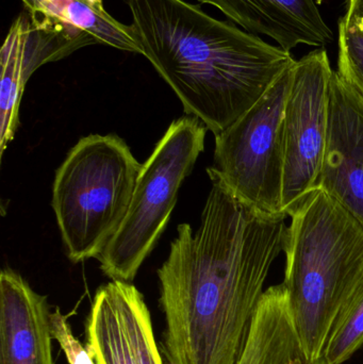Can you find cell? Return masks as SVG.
<instances>
[{
    "mask_svg": "<svg viewBox=\"0 0 363 364\" xmlns=\"http://www.w3.org/2000/svg\"><path fill=\"white\" fill-rule=\"evenodd\" d=\"M194 231L179 225L158 269L166 364H237L281 255L286 214L247 205L215 176Z\"/></svg>",
    "mask_w": 363,
    "mask_h": 364,
    "instance_id": "6da1fadb",
    "label": "cell"
},
{
    "mask_svg": "<svg viewBox=\"0 0 363 364\" xmlns=\"http://www.w3.org/2000/svg\"><path fill=\"white\" fill-rule=\"evenodd\" d=\"M131 34L185 113L215 136L251 108L296 60L185 0H124Z\"/></svg>",
    "mask_w": 363,
    "mask_h": 364,
    "instance_id": "7a4b0ae2",
    "label": "cell"
},
{
    "mask_svg": "<svg viewBox=\"0 0 363 364\" xmlns=\"http://www.w3.org/2000/svg\"><path fill=\"white\" fill-rule=\"evenodd\" d=\"M290 218L283 284L303 355L315 359L323 356L337 314L363 271V225L319 188Z\"/></svg>",
    "mask_w": 363,
    "mask_h": 364,
    "instance_id": "3957f363",
    "label": "cell"
},
{
    "mask_svg": "<svg viewBox=\"0 0 363 364\" xmlns=\"http://www.w3.org/2000/svg\"><path fill=\"white\" fill-rule=\"evenodd\" d=\"M142 164L115 134H90L55 173L53 208L72 263L98 258L127 214Z\"/></svg>",
    "mask_w": 363,
    "mask_h": 364,
    "instance_id": "277c9868",
    "label": "cell"
},
{
    "mask_svg": "<svg viewBox=\"0 0 363 364\" xmlns=\"http://www.w3.org/2000/svg\"><path fill=\"white\" fill-rule=\"evenodd\" d=\"M207 127L196 117L170 124L142 164L127 214L98 257L102 273L131 282L172 215L179 190L204 151Z\"/></svg>",
    "mask_w": 363,
    "mask_h": 364,
    "instance_id": "5b68a950",
    "label": "cell"
},
{
    "mask_svg": "<svg viewBox=\"0 0 363 364\" xmlns=\"http://www.w3.org/2000/svg\"><path fill=\"white\" fill-rule=\"evenodd\" d=\"M294 64L249 110L215 136V162L207 170L241 200L264 213L285 214L283 117Z\"/></svg>",
    "mask_w": 363,
    "mask_h": 364,
    "instance_id": "8992f818",
    "label": "cell"
},
{
    "mask_svg": "<svg viewBox=\"0 0 363 364\" xmlns=\"http://www.w3.org/2000/svg\"><path fill=\"white\" fill-rule=\"evenodd\" d=\"M334 70L325 48L296 60L283 117V210L290 214L317 188L328 136V104Z\"/></svg>",
    "mask_w": 363,
    "mask_h": 364,
    "instance_id": "52a82bcc",
    "label": "cell"
},
{
    "mask_svg": "<svg viewBox=\"0 0 363 364\" xmlns=\"http://www.w3.org/2000/svg\"><path fill=\"white\" fill-rule=\"evenodd\" d=\"M85 331L97 364H163L151 312L131 282L112 280L96 291Z\"/></svg>",
    "mask_w": 363,
    "mask_h": 364,
    "instance_id": "ba28073f",
    "label": "cell"
},
{
    "mask_svg": "<svg viewBox=\"0 0 363 364\" xmlns=\"http://www.w3.org/2000/svg\"><path fill=\"white\" fill-rule=\"evenodd\" d=\"M317 188L363 225V100L337 72L330 81L327 144Z\"/></svg>",
    "mask_w": 363,
    "mask_h": 364,
    "instance_id": "9c48e42d",
    "label": "cell"
},
{
    "mask_svg": "<svg viewBox=\"0 0 363 364\" xmlns=\"http://www.w3.org/2000/svg\"><path fill=\"white\" fill-rule=\"evenodd\" d=\"M46 296L16 272L0 274V364H55Z\"/></svg>",
    "mask_w": 363,
    "mask_h": 364,
    "instance_id": "30bf717a",
    "label": "cell"
},
{
    "mask_svg": "<svg viewBox=\"0 0 363 364\" xmlns=\"http://www.w3.org/2000/svg\"><path fill=\"white\" fill-rule=\"evenodd\" d=\"M219 9L244 31L272 38L283 50L325 48L334 41L315 0H197Z\"/></svg>",
    "mask_w": 363,
    "mask_h": 364,
    "instance_id": "8fae6325",
    "label": "cell"
},
{
    "mask_svg": "<svg viewBox=\"0 0 363 364\" xmlns=\"http://www.w3.org/2000/svg\"><path fill=\"white\" fill-rule=\"evenodd\" d=\"M304 356L283 284L264 291L237 364H292Z\"/></svg>",
    "mask_w": 363,
    "mask_h": 364,
    "instance_id": "7c38bea8",
    "label": "cell"
},
{
    "mask_svg": "<svg viewBox=\"0 0 363 364\" xmlns=\"http://www.w3.org/2000/svg\"><path fill=\"white\" fill-rule=\"evenodd\" d=\"M31 34V21L21 13L11 25L1 47V81H0V151L14 139L18 127L19 104L27 74V46Z\"/></svg>",
    "mask_w": 363,
    "mask_h": 364,
    "instance_id": "4fadbf2b",
    "label": "cell"
},
{
    "mask_svg": "<svg viewBox=\"0 0 363 364\" xmlns=\"http://www.w3.org/2000/svg\"><path fill=\"white\" fill-rule=\"evenodd\" d=\"M362 346L363 271L337 314L323 357L330 364H342Z\"/></svg>",
    "mask_w": 363,
    "mask_h": 364,
    "instance_id": "5bb4252c",
    "label": "cell"
},
{
    "mask_svg": "<svg viewBox=\"0 0 363 364\" xmlns=\"http://www.w3.org/2000/svg\"><path fill=\"white\" fill-rule=\"evenodd\" d=\"M337 74L363 100V26L339 21Z\"/></svg>",
    "mask_w": 363,
    "mask_h": 364,
    "instance_id": "9a60e30c",
    "label": "cell"
},
{
    "mask_svg": "<svg viewBox=\"0 0 363 364\" xmlns=\"http://www.w3.org/2000/svg\"><path fill=\"white\" fill-rule=\"evenodd\" d=\"M50 322L53 339L57 340L61 346L68 363L97 364L87 352V348L72 335L68 316H64L59 308H55L50 314Z\"/></svg>",
    "mask_w": 363,
    "mask_h": 364,
    "instance_id": "2e32d148",
    "label": "cell"
},
{
    "mask_svg": "<svg viewBox=\"0 0 363 364\" xmlns=\"http://www.w3.org/2000/svg\"><path fill=\"white\" fill-rule=\"evenodd\" d=\"M342 19L363 26V0H347V11Z\"/></svg>",
    "mask_w": 363,
    "mask_h": 364,
    "instance_id": "e0dca14e",
    "label": "cell"
},
{
    "mask_svg": "<svg viewBox=\"0 0 363 364\" xmlns=\"http://www.w3.org/2000/svg\"><path fill=\"white\" fill-rule=\"evenodd\" d=\"M292 364H330L323 356L315 359H306L304 356L296 359Z\"/></svg>",
    "mask_w": 363,
    "mask_h": 364,
    "instance_id": "ac0fdd59",
    "label": "cell"
}]
</instances>
